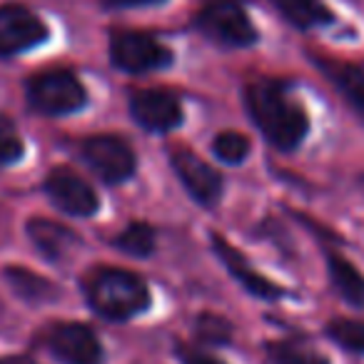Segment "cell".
Returning <instances> with one entry per match:
<instances>
[{
    "label": "cell",
    "mask_w": 364,
    "mask_h": 364,
    "mask_svg": "<svg viewBox=\"0 0 364 364\" xmlns=\"http://www.w3.org/2000/svg\"><path fill=\"white\" fill-rule=\"evenodd\" d=\"M213 240H215V252L220 255V259L225 262V267L232 272V277L240 279V284H242V287H247L252 294L264 297V299H272V297H279V294H282V289L274 287L269 279H264L262 274L255 272V269L247 264V259H245L242 255L232 247V245L225 242L220 235H213Z\"/></svg>",
    "instance_id": "obj_12"
},
{
    "label": "cell",
    "mask_w": 364,
    "mask_h": 364,
    "mask_svg": "<svg viewBox=\"0 0 364 364\" xmlns=\"http://www.w3.org/2000/svg\"><path fill=\"white\" fill-rule=\"evenodd\" d=\"M46 190L53 198V203L68 215L87 218L97 210L95 190L70 170H53L46 180Z\"/></svg>",
    "instance_id": "obj_9"
},
{
    "label": "cell",
    "mask_w": 364,
    "mask_h": 364,
    "mask_svg": "<svg viewBox=\"0 0 364 364\" xmlns=\"http://www.w3.org/2000/svg\"><path fill=\"white\" fill-rule=\"evenodd\" d=\"M213 147H215V155H218L220 160L230 162V165H240L250 152V140L242 135V132L228 130V132H220V135L215 137Z\"/></svg>",
    "instance_id": "obj_21"
},
{
    "label": "cell",
    "mask_w": 364,
    "mask_h": 364,
    "mask_svg": "<svg viewBox=\"0 0 364 364\" xmlns=\"http://www.w3.org/2000/svg\"><path fill=\"white\" fill-rule=\"evenodd\" d=\"M110 55L120 70L147 73L170 65V50L145 33H117L112 36Z\"/></svg>",
    "instance_id": "obj_5"
},
{
    "label": "cell",
    "mask_w": 364,
    "mask_h": 364,
    "mask_svg": "<svg viewBox=\"0 0 364 364\" xmlns=\"http://www.w3.org/2000/svg\"><path fill=\"white\" fill-rule=\"evenodd\" d=\"M198 28L215 43L230 48L252 46L257 38V31H255L247 13L232 0H220V3L205 6L198 16Z\"/></svg>",
    "instance_id": "obj_3"
},
{
    "label": "cell",
    "mask_w": 364,
    "mask_h": 364,
    "mask_svg": "<svg viewBox=\"0 0 364 364\" xmlns=\"http://www.w3.org/2000/svg\"><path fill=\"white\" fill-rule=\"evenodd\" d=\"M87 299L97 314L122 322L147 309L150 292L137 274L125 269H100L87 282Z\"/></svg>",
    "instance_id": "obj_2"
},
{
    "label": "cell",
    "mask_w": 364,
    "mask_h": 364,
    "mask_svg": "<svg viewBox=\"0 0 364 364\" xmlns=\"http://www.w3.org/2000/svg\"><path fill=\"white\" fill-rule=\"evenodd\" d=\"M200 334L213 339V342H225L230 337V324L218 317H203L200 319Z\"/></svg>",
    "instance_id": "obj_23"
},
{
    "label": "cell",
    "mask_w": 364,
    "mask_h": 364,
    "mask_svg": "<svg viewBox=\"0 0 364 364\" xmlns=\"http://www.w3.org/2000/svg\"><path fill=\"white\" fill-rule=\"evenodd\" d=\"M272 6L297 28H314L332 21L329 11L319 0H272Z\"/></svg>",
    "instance_id": "obj_15"
},
{
    "label": "cell",
    "mask_w": 364,
    "mask_h": 364,
    "mask_svg": "<svg viewBox=\"0 0 364 364\" xmlns=\"http://www.w3.org/2000/svg\"><path fill=\"white\" fill-rule=\"evenodd\" d=\"M48 31L38 16L21 6L0 8V55H13L46 41Z\"/></svg>",
    "instance_id": "obj_7"
},
{
    "label": "cell",
    "mask_w": 364,
    "mask_h": 364,
    "mask_svg": "<svg viewBox=\"0 0 364 364\" xmlns=\"http://www.w3.org/2000/svg\"><path fill=\"white\" fill-rule=\"evenodd\" d=\"M28 235L36 242V247L50 259L68 257L77 247V242H80L70 230L58 223H50V220H31Z\"/></svg>",
    "instance_id": "obj_13"
},
{
    "label": "cell",
    "mask_w": 364,
    "mask_h": 364,
    "mask_svg": "<svg viewBox=\"0 0 364 364\" xmlns=\"http://www.w3.org/2000/svg\"><path fill=\"white\" fill-rule=\"evenodd\" d=\"M87 165L97 172L105 182L117 185L127 180L135 172V152L122 137L115 135H97L90 137L82 147Z\"/></svg>",
    "instance_id": "obj_6"
},
{
    "label": "cell",
    "mask_w": 364,
    "mask_h": 364,
    "mask_svg": "<svg viewBox=\"0 0 364 364\" xmlns=\"http://www.w3.org/2000/svg\"><path fill=\"white\" fill-rule=\"evenodd\" d=\"M31 102L48 115H65L85 105V90L80 80L68 70H50L31 80Z\"/></svg>",
    "instance_id": "obj_4"
},
{
    "label": "cell",
    "mask_w": 364,
    "mask_h": 364,
    "mask_svg": "<svg viewBox=\"0 0 364 364\" xmlns=\"http://www.w3.org/2000/svg\"><path fill=\"white\" fill-rule=\"evenodd\" d=\"M334 85L339 87L344 97L349 100V105L364 117V70L357 65H332L329 68Z\"/></svg>",
    "instance_id": "obj_16"
},
{
    "label": "cell",
    "mask_w": 364,
    "mask_h": 364,
    "mask_svg": "<svg viewBox=\"0 0 364 364\" xmlns=\"http://www.w3.org/2000/svg\"><path fill=\"white\" fill-rule=\"evenodd\" d=\"M247 107L262 135L279 150H294L307 135V115L274 82H255L247 87Z\"/></svg>",
    "instance_id": "obj_1"
},
{
    "label": "cell",
    "mask_w": 364,
    "mask_h": 364,
    "mask_svg": "<svg viewBox=\"0 0 364 364\" xmlns=\"http://www.w3.org/2000/svg\"><path fill=\"white\" fill-rule=\"evenodd\" d=\"M23 155V140L11 125L0 122V165H11Z\"/></svg>",
    "instance_id": "obj_22"
},
{
    "label": "cell",
    "mask_w": 364,
    "mask_h": 364,
    "mask_svg": "<svg viewBox=\"0 0 364 364\" xmlns=\"http://www.w3.org/2000/svg\"><path fill=\"white\" fill-rule=\"evenodd\" d=\"M6 277L11 279L13 289L21 297L33 299V302H43V299H50L55 294V287L48 279L38 277V274L28 272V269H8Z\"/></svg>",
    "instance_id": "obj_17"
},
{
    "label": "cell",
    "mask_w": 364,
    "mask_h": 364,
    "mask_svg": "<svg viewBox=\"0 0 364 364\" xmlns=\"http://www.w3.org/2000/svg\"><path fill=\"white\" fill-rule=\"evenodd\" d=\"M115 245L127 255H135V257H147V255L155 250V232H152L150 225L135 223L115 240Z\"/></svg>",
    "instance_id": "obj_18"
},
{
    "label": "cell",
    "mask_w": 364,
    "mask_h": 364,
    "mask_svg": "<svg viewBox=\"0 0 364 364\" xmlns=\"http://www.w3.org/2000/svg\"><path fill=\"white\" fill-rule=\"evenodd\" d=\"M329 262V277H332L337 292L342 294L347 302L357 304V307H364V277L357 272L349 259L339 257V255L329 252L327 255Z\"/></svg>",
    "instance_id": "obj_14"
},
{
    "label": "cell",
    "mask_w": 364,
    "mask_h": 364,
    "mask_svg": "<svg viewBox=\"0 0 364 364\" xmlns=\"http://www.w3.org/2000/svg\"><path fill=\"white\" fill-rule=\"evenodd\" d=\"M172 157V167L180 175L182 185L190 190L195 200L200 205H215L223 193V180L220 175L203 160L198 157L193 150H185V147H175L170 152Z\"/></svg>",
    "instance_id": "obj_8"
},
{
    "label": "cell",
    "mask_w": 364,
    "mask_h": 364,
    "mask_svg": "<svg viewBox=\"0 0 364 364\" xmlns=\"http://www.w3.org/2000/svg\"><path fill=\"white\" fill-rule=\"evenodd\" d=\"M327 334L339 347L364 354V322H357V319H334L327 327Z\"/></svg>",
    "instance_id": "obj_20"
},
{
    "label": "cell",
    "mask_w": 364,
    "mask_h": 364,
    "mask_svg": "<svg viewBox=\"0 0 364 364\" xmlns=\"http://www.w3.org/2000/svg\"><path fill=\"white\" fill-rule=\"evenodd\" d=\"M132 117L137 120V125H142L145 130L152 132H167L172 127L180 125L182 110L180 102L162 90H140L132 95L130 100Z\"/></svg>",
    "instance_id": "obj_11"
},
{
    "label": "cell",
    "mask_w": 364,
    "mask_h": 364,
    "mask_svg": "<svg viewBox=\"0 0 364 364\" xmlns=\"http://www.w3.org/2000/svg\"><path fill=\"white\" fill-rule=\"evenodd\" d=\"M180 357L185 364H225L218 357H210V354L198 352V349H180Z\"/></svg>",
    "instance_id": "obj_24"
},
{
    "label": "cell",
    "mask_w": 364,
    "mask_h": 364,
    "mask_svg": "<svg viewBox=\"0 0 364 364\" xmlns=\"http://www.w3.org/2000/svg\"><path fill=\"white\" fill-rule=\"evenodd\" d=\"M11 364H33V362H31V359H13Z\"/></svg>",
    "instance_id": "obj_26"
},
{
    "label": "cell",
    "mask_w": 364,
    "mask_h": 364,
    "mask_svg": "<svg viewBox=\"0 0 364 364\" xmlns=\"http://www.w3.org/2000/svg\"><path fill=\"white\" fill-rule=\"evenodd\" d=\"M53 354L63 364H100L102 362V347L92 329L82 324H60L50 332Z\"/></svg>",
    "instance_id": "obj_10"
},
{
    "label": "cell",
    "mask_w": 364,
    "mask_h": 364,
    "mask_svg": "<svg viewBox=\"0 0 364 364\" xmlns=\"http://www.w3.org/2000/svg\"><path fill=\"white\" fill-rule=\"evenodd\" d=\"M274 364H329L317 349L299 342H277L269 347Z\"/></svg>",
    "instance_id": "obj_19"
},
{
    "label": "cell",
    "mask_w": 364,
    "mask_h": 364,
    "mask_svg": "<svg viewBox=\"0 0 364 364\" xmlns=\"http://www.w3.org/2000/svg\"><path fill=\"white\" fill-rule=\"evenodd\" d=\"M162 0H102L107 8H140V6H157Z\"/></svg>",
    "instance_id": "obj_25"
}]
</instances>
